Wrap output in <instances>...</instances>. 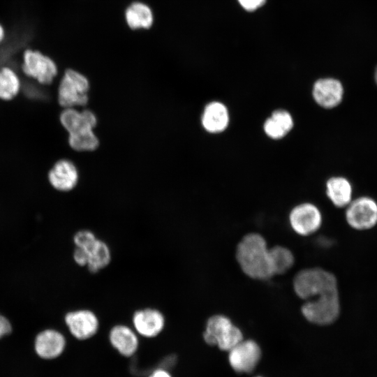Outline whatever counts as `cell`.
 <instances>
[{
	"instance_id": "44dd1931",
	"label": "cell",
	"mask_w": 377,
	"mask_h": 377,
	"mask_svg": "<svg viewBox=\"0 0 377 377\" xmlns=\"http://www.w3.org/2000/svg\"><path fill=\"white\" fill-rule=\"evenodd\" d=\"M126 22L132 29H149L153 23L151 8L142 2H133L125 12Z\"/></svg>"
},
{
	"instance_id": "484cf974",
	"label": "cell",
	"mask_w": 377,
	"mask_h": 377,
	"mask_svg": "<svg viewBox=\"0 0 377 377\" xmlns=\"http://www.w3.org/2000/svg\"><path fill=\"white\" fill-rule=\"evenodd\" d=\"M73 259L77 265L80 267H86L88 260L87 251L75 247L73 253Z\"/></svg>"
},
{
	"instance_id": "8992f818",
	"label": "cell",
	"mask_w": 377,
	"mask_h": 377,
	"mask_svg": "<svg viewBox=\"0 0 377 377\" xmlns=\"http://www.w3.org/2000/svg\"><path fill=\"white\" fill-rule=\"evenodd\" d=\"M347 224L357 231L369 230L377 225V202L367 195L353 198L346 206Z\"/></svg>"
},
{
	"instance_id": "7c38bea8",
	"label": "cell",
	"mask_w": 377,
	"mask_h": 377,
	"mask_svg": "<svg viewBox=\"0 0 377 377\" xmlns=\"http://www.w3.org/2000/svg\"><path fill=\"white\" fill-rule=\"evenodd\" d=\"M66 347V339L59 330L47 328L35 337L34 348L36 355L43 360H53L62 355Z\"/></svg>"
},
{
	"instance_id": "ffe728a7",
	"label": "cell",
	"mask_w": 377,
	"mask_h": 377,
	"mask_svg": "<svg viewBox=\"0 0 377 377\" xmlns=\"http://www.w3.org/2000/svg\"><path fill=\"white\" fill-rule=\"evenodd\" d=\"M87 268L93 274L106 268L112 260L111 250L106 242L99 239L87 251Z\"/></svg>"
},
{
	"instance_id": "f546056e",
	"label": "cell",
	"mask_w": 377,
	"mask_h": 377,
	"mask_svg": "<svg viewBox=\"0 0 377 377\" xmlns=\"http://www.w3.org/2000/svg\"><path fill=\"white\" fill-rule=\"evenodd\" d=\"M6 38V29L0 22V45L3 42Z\"/></svg>"
},
{
	"instance_id": "603a6c76",
	"label": "cell",
	"mask_w": 377,
	"mask_h": 377,
	"mask_svg": "<svg viewBox=\"0 0 377 377\" xmlns=\"http://www.w3.org/2000/svg\"><path fill=\"white\" fill-rule=\"evenodd\" d=\"M274 274H282L290 269L295 263L292 251L286 246L276 245L269 248Z\"/></svg>"
},
{
	"instance_id": "4316f807",
	"label": "cell",
	"mask_w": 377,
	"mask_h": 377,
	"mask_svg": "<svg viewBox=\"0 0 377 377\" xmlns=\"http://www.w3.org/2000/svg\"><path fill=\"white\" fill-rule=\"evenodd\" d=\"M12 331L11 322L6 316L0 313V339L9 335Z\"/></svg>"
},
{
	"instance_id": "d6986e66",
	"label": "cell",
	"mask_w": 377,
	"mask_h": 377,
	"mask_svg": "<svg viewBox=\"0 0 377 377\" xmlns=\"http://www.w3.org/2000/svg\"><path fill=\"white\" fill-rule=\"evenodd\" d=\"M325 193L334 206L346 207L353 199V185L345 177L332 176L326 181Z\"/></svg>"
},
{
	"instance_id": "277c9868",
	"label": "cell",
	"mask_w": 377,
	"mask_h": 377,
	"mask_svg": "<svg viewBox=\"0 0 377 377\" xmlns=\"http://www.w3.org/2000/svg\"><path fill=\"white\" fill-rule=\"evenodd\" d=\"M202 337L208 345L217 346L223 350H230L243 340L240 329L223 314H215L207 319Z\"/></svg>"
},
{
	"instance_id": "d4e9b609",
	"label": "cell",
	"mask_w": 377,
	"mask_h": 377,
	"mask_svg": "<svg viewBox=\"0 0 377 377\" xmlns=\"http://www.w3.org/2000/svg\"><path fill=\"white\" fill-rule=\"evenodd\" d=\"M96 235L91 230L83 229L77 231L73 237L75 247L89 250L97 240Z\"/></svg>"
},
{
	"instance_id": "4fadbf2b",
	"label": "cell",
	"mask_w": 377,
	"mask_h": 377,
	"mask_svg": "<svg viewBox=\"0 0 377 377\" xmlns=\"http://www.w3.org/2000/svg\"><path fill=\"white\" fill-rule=\"evenodd\" d=\"M229 352V362L232 369L239 373L253 371L261 356L259 346L253 340H242Z\"/></svg>"
},
{
	"instance_id": "6da1fadb",
	"label": "cell",
	"mask_w": 377,
	"mask_h": 377,
	"mask_svg": "<svg viewBox=\"0 0 377 377\" xmlns=\"http://www.w3.org/2000/svg\"><path fill=\"white\" fill-rule=\"evenodd\" d=\"M235 257L242 272L251 279L267 280L274 275L266 240L259 233L245 235L237 246Z\"/></svg>"
},
{
	"instance_id": "cb8c5ba5",
	"label": "cell",
	"mask_w": 377,
	"mask_h": 377,
	"mask_svg": "<svg viewBox=\"0 0 377 377\" xmlns=\"http://www.w3.org/2000/svg\"><path fill=\"white\" fill-rule=\"evenodd\" d=\"M68 141L70 147L77 151H91L97 149L99 140L94 131L88 133L68 136Z\"/></svg>"
},
{
	"instance_id": "5b68a950",
	"label": "cell",
	"mask_w": 377,
	"mask_h": 377,
	"mask_svg": "<svg viewBox=\"0 0 377 377\" xmlns=\"http://www.w3.org/2000/svg\"><path fill=\"white\" fill-rule=\"evenodd\" d=\"M89 82L80 72L67 69L58 87V102L64 108L85 106L89 101Z\"/></svg>"
},
{
	"instance_id": "52a82bcc",
	"label": "cell",
	"mask_w": 377,
	"mask_h": 377,
	"mask_svg": "<svg viewBox=\"0 0 377 377\" xmlns=\"http://www.w3.org/2000/svg\"><path fill=\"white\" fill-rule=\"evenodd\" d=\"M22 70L25 75L42 84H50L57 75L54 61L41 51L26 49L22 54Z\"/></svg>"
},
{
	"instance_id": "ba28073f",
	"label": "cell",
	"mask_w": 377,
	"mask_h": 377,
	"mask_svg": "<svg viewBox=\"0 0 377 377\" xmlns=\"http://www.w3.org/2000/svg\"><path fill=\"white\" fill-rule=\"evenodd\" d=\"M64 320L70 334L76 339L85 341L94 337L100 327L98 317L88 309H79L66 313Z\"/></svg>"
},
{
	"instance_id": "7402d4cb",
	"label": "cell",
	"mask_w": 377,
	"mask_h": 377,
	"mask_svg": "<svg viewBox=\"0 0 377 377\" xmlns=\"http://www.w3.org/2000/svg\"><path fill=\"white\" fill-rule=\"evenodd\" d=\"M20 80L17 73L9 66L0 68V99L9 101L17 96L20 89Z\"/></svg>"
},
{
	"instance_id": "5bb4252c",
	"label": "cell",
	"mask_w": 377,
	"mask_h": 377,
	"mask_svg": "<svg viewBox=\"0 0 377 377\" xmlns=\"http://www.w3.org/2000/svg\"><path fill=\"white\" fill-rule=\"evenodd\" d=\"M59 119L68 136L78 135L94 131L97 124L95 114L87 109L80 111L75 108H64Z\"/></svg>"
},
{
	"instance_id": "e0dca14e",
	"label": "cell",
	"mask_w": 377,
	"mask_h": 377,
	"mask_svg": "<svg viewBox=\"0 0 377 377\" xmlns=\"http://www.w3.org/2000/svg\"><path fill=\"white\" fill-rule=\"evenodd\" d=\"M78 179L76 166L68 159L57 161L48 173V180L51 186L61 192L73 190L77 184Z\"/></svg>"
},
{
	"instance_id": "4dcf8cb0",
	"label": "cell",
	"mask_w": 377,
	"mask_h": 377,
	"mask_svg": "<svg viewBox=\"0 0 377 377\" xmlns=\"http://www.w3.org/2000/svg\"><path fill=\"white\" fill-rule=\"evenodd\" d=\"M374 79L376 84L377 85V66L375 68L374 73Z\"/></svg>"
},
{
	"instance_id": "f1b7e54d",
	"label": "cell",
	"mask_w": 377,
	"mask_h": 377,
	"mask_svg": "<svg viewBox=\"0 0 377 377\" xmlns=\"http://www.w3.org/2000/svg\"><path fill=\"white\" fill-rule=\"evenodd\" d=\"M148 377H172V376L168 369L158 367L154 369Z\"/></svg>"
},
{
	"instance_id": "7a4b0ae2",
	"label": "cell",
	"mask_w": 377,
	"mask_h": 377,
	"mask_svg": "<svg viewBox=\"0 0 377 377\" xmlns=\"http://www.w3.org/2000/svg\"><path fill=\"white\" fill-rule=\"evenodd\" d=\"M293 289L304 300L338 288L335 275L321 267H310L299 271L293 279Z\"/></svg>"
},
{
	"instance_id": "ac0fdd59",
	"label": "cell",
	"mask_w": 377,
	"mask_h": 377,
	"mask_svg": "<svg viewBox=\"0 0 377 377\" xmlns=\"http://www.w3.org/2000/svg\"><path fill=\"white\" fill-rule=\"evenodd\" d=\"M294 124L291 113L286 109L278 108L265 119L263 129L269 138L278 140L284 138L293 130Z\"/></svg>"
},
{
	"instance_id": "8fae6325",
	"label": "cell",
	"mask_w": 377,
	"mask_h": 377,
	"mask_svg": "<svg viewBox=\"0 0 377 377\" xmlns=\"http://www.w3.org/2000/svg\"><path fill=\"white\" fill-rule=\"evenodd\" d=\"M132 327L139 335L147 339L158 336L165 326V317L158 309L147 307L136 310L131 318Z\"/></svg>"
},
{
	"instance_id": "9c48e42d",
	"label": "cell",
	"mask_w": 377,
	"mask_h": 377,
	"mask_svg": "<svg viewBox=\"0 0 377 377\" xmlns=\"http://www.w3.org/2000/svg\"><path fill=\"white\" fill-rule=\"evenodd\" d=\"M288 219L292 229L298 235L304 236L316 232L323 223L320 210L309 202L295 205L290 210Z\"/></svg>"
},
{
	"instance_id": "3957f363",
	"label": "cell",
	"mask_w": 377,
	"mask_h": 377,
	"mask_svg": "<svg viewBox=\"0 0 377 377\" xmlns=\"http://www.w3.org/2000/svg\"><path fill=\"white\" fill-rule=\"evenodd\" d=\"M301 311L303 316L313 324L326 325L333 323L341 313L339 288L306 300Z\"/></svg>"
},
{
	"instance_id": "2e32d148",
	"label": "cell",
	"mask_w": 377,
	"mask_h": 377,
	"mask_svg": "<svg viewBox=\"0 0 377 377\" xmlns=\"http://www.w3.org/2000/svg\"><path fill=\"white\" fill-rule=\"evenodd\" d=\"M108 340L112 347L121 356L130 357L138 351L139 335L133 328L125 324H117L111 327Z\"/></svg>"
},
{
	"instance_id": "9a60e30c",
	"label": "cell",
	"mask_w": 377,
	"mask_h": 377,
	"mask_svg": "<svg viewBox=\"0 0 377 377\" xmlns=\"http://www.w3.org/2000/svg\"><path fill=\"white\" fill-rule=\"evenodd\" d=\"M230 115L227 105L219 101L207 103L201 114V124L210 134H219L229 126Z\"/></svg>"
},
{
	"instance_id": "30bf717a",
	"label": "cell",
	"mask_w": 377,
	"mask_h": 377,
	"mask_svg": "<svg viewBox=\"0 0 377 377\" xmlns=\"http://www.w3.org/2000/svg\"><path fill=\"white\" fill-rule=\"evenodd\" d=\"M311 95L318 106L331 110L341 103L344 96V87L342 82L337 78L322 77L313 83Z\"/></svg>"
},
{
	"instance_id": "83f0119b",
	"label": "cell",
	"mask_w": 377,
	"mask_h": 377,
	"mask_svg": "<svg viewBox=\"0 0 377 377\" xmlns=\"http://www.w3.org/2000/svg\"><path fill=\"white\" fill-rule=\"evenodd\" d=\"M242 7L248 10L253 11L262 6L266 0H237Z\"/></svg>"
}]
</instances>
